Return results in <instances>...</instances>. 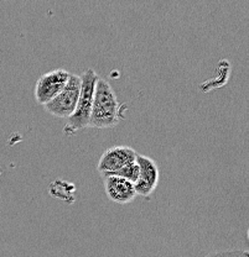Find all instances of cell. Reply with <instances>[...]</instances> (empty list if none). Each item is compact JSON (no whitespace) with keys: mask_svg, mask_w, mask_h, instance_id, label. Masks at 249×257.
I'll list each match as a JSON object with an SVG mask.
<instances>
[{"mask_svg":"<svg viewBox=\"0 0 249 257\" xmlns=\"http://www.w3.org/2000/svg\"><path fill=\"white\" fill-rule=\"evenodd\" d=\"M127 105L120 104L113 88L104 78H98L95 88L88 127L111 128L124 120Z\"/></svg>","mask_w":249,"mask_h":257,"instance_id":"6da1fadb","label":"cell"},{"mask_svg":"<svg viewBox=\"0 0 249 257\" xmlns=\"http://www.w3.org/2000/svg\"><path fill=\"white\" fill-rule=\"evenodd\" d=\"M98 78L100 76L92 68H88L83 72L81 76V93L76 109L73 114L67 119V124L65 125V133L67 135H73L77 131L88 127L96 83Z\"/></svg>","mask_w":249,"mask_h":257,"instance_id":"7a4b0ae2","label":"cell"},{"mask_svg":"<svg viewBox=\"0 0 249 257\" xmlns=\"http://www.w3.org/2000/svg\"><path fill=\"white\" fill-rule=\"evenodd\" d=\"M79 93H81V77L77 74H71L60 94L45 104V110L56 117L68 119L76 109Z\"/></svg>","mask_w":249,"mask_h":257,"instance_id":"3957f363","label":"cell"},{"mask_svg":"<svg viewBox=\"0 0 249 257\" xmlns=\"http://www.w3.org/2000/svg\"><path fill=\"white\" fill-rule=\"evenodd\" d=\"M69 73L63 68L53 69L42 74L35 85V99L40 105H45L61 93L68 82Z\"/></svg>","mask_w":249,"mask_h":257,"instance_id":"277c9868","label":"cell"},{"mask_svg":"<svg viewBox=\"0 0 249 257\" xmlns=\"http://www.w3.org/2000/svg\"><path fill=\"white\" fill-rule=\"evenodd\" d=\"M136 165L139 167V178L134 183L136 195L149 198L156 189L160 179V170L154 160L144 155H136Z\"/></svg>","mask_w":249,"mask_h":257,"instance_id":"5b68a950","label":"cell"},{"mask_svg":"<svg viewBox=\"0 0 249 257\" xmlns=\"http://www.w3.org/2000/svg\"><path fill=\"white\" fill-rule=\"evenodd\" d=\"M136 152L129 146H114L109 147L102 154L98 161L97 170L101 175L114 173L129 163L135 162Z\"/></svg>","mask_w":249,"mask_h":257,"instance_id":"8992f818","label":"cell"},{"mask_svg":"<svg viewBox=\"0 0 249 257\" xmlns=\"http://www.w3.org/2000/svg\"><path fill=\"white\" fill-rule=\"evenodd\" d=\"M102 177L109 200L117 204H129L135 199L136 193L132 182L113 175H102Z\"/></svg>","mask_w":249,"mask_h":257,"instance_id":"52a82bcc","label":"cell"},{"mask_svg":"<svg viewBox=\"0 0 249 257\" xmlns=\"http://www.w3.org/2000/svg\"><path fill=\"white\" fill-rule=\"evenodd\" d=\"M107 175H113V176L120 177V178L127 179V181L132 182L134 184L139 178V167L138 165H136V162H132L129 163V165L124 166L123 168H120V170L117 171V172L107 173Z\"/></svg>","mask_w":249,"mask_h":257,"instance_id":"ba28073f","label":"cell"},{"mask_svg":"<svg viewBox=\"0 0 249 257\" xmlns=\"http://www.w3.org/2000/svg\"><path fill=\"white\" fill-rule=\"evenodd\" d=\"M206 257H248V252L245 250H227L210 253Z\"/></svg>","mask_w":249,"mask_h":257,"instance_id":"9c48e42d","label":"cell"},{"mask_svg":"<svg viewBox=\"0 0 249 257\" xmlns=\"http://www.w3.org/2000/svg\"><path fill=\"white\" fill-rule=\"evenodd\" d=\"M0 176H2V171H0Z\"/></svg>","mask_w":249,"mask_h":257,"instance_id":"30bf717a","label":"cell"}]
</instances>
